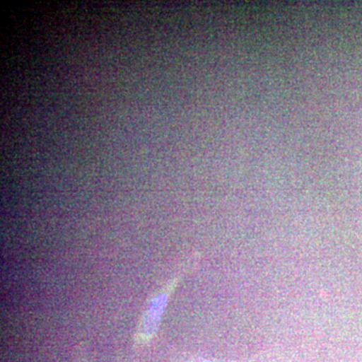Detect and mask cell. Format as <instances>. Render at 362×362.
<instances>
[{
    "instance_id": "2",
    "label": "cell",
    "mask_w": 362,
    "mask_h": 362,
    "mask_svg": "<svg viewBox=\"0 0 362 362\" xmlns=\"http://www.w3.org/2000/svg\"><path fill=\"white\" fill-rule=\"evenodd\" d=\"M194 362H213V361H194Z\"/></svg>"
},
{
    "instance_id": "1",
    "label": "cell",
    "mask_w": 362,
    "mask_h": 362,
    "mask_svg": "<svg viewBox=\"0 0 362 362\" xmlns=\"http://www.w3.org/2000/svg\"><path fill=\"white\" fill-rule=\"evenodd\" d=\"M170 289L171 288H169L168 291H164L157 295L149 304L148 308L142 317L137 333H136V342L143 344V343L148 342L156 335Z\"/></svg>"
}]
</instances>
